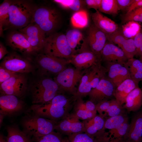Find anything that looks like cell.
I'll use <instances>...</instances> for the list:
<instances>
[{
    "label": "cell",
    "mask_w": 142,
    "mask_h": 142,
    "mask_svg": "<svg viewBox=\"0 0 142 142\" xmlns=\"http://www.w3.org/2000/svg\"><path fill=\"white\" fill-rule=\"evenodd\" d=\"M7 131V142H32L28 136L16 128L8 127Z\"/></svg>",
    "instance_id": "29"
},
{
    "label": "cell",
    "mask_w": 142,
    "mask_h": 142,
    "mask_svg": "<svg viewBox=\"0 0 142 142\" xmlns=\"http://www.w3.org/2000/svg\"><path fill=\"white\" fill-rule=\"evenodd\" d=\"M62 142H69L68 137L63 138Z\"/></svg>",
    "instance_id": "54"
},
{
    "label": "cell",
    "mask_w": 142,
    "mask_h": 142,
    "mask_svg": "<svg viewBox=\"0 0 142 142\" xmlns=\"http://www.w3.org/2000/svg\"><path fill=\"white\" fill-rule=\"evenodd\" d=\"M7 44L13 50L26 57L30 56L36 53L24 36L17 30H12L6 39Z\"/></svg>",
    "instance_id": "15"
},
{
    "label": "cell",
    "mask_w": 142,
    "mask_h": 142,
    "mask_svg": "<svg viewBox=\"0 0 142 142\" xmlns=\"http://www.w3.org/2000/svg\"><path fill=\"white\" fill-rule=\"evenodd\" d=\"M54 130L61 134L69 136L72 134L84 132V124L73 112L57 122Z\"/></svg>",
    "instance_id": "14"
},
{
    "label": "cell",
    "mask_w": 142,
    "mask_h": 142,
    "mask_svg": "<svg viewBox=\"0 0 142 142\" xmlns=\"http://www.w3.org/2000/svg\"><path fill=\"white\" fill-rule=\"evenodd\" d=\"M17 73L10 71L0 66V84Z\"/></svg>",
    "instance_id": "43"
},
{
    "label": "cell",
    "mask_w": 142,
    "mask_h": 142,
    "mask_svg": "<svg viewBox=\"0 0 142 142\" xmlns=\"http://www.w3.org/2000/svg\"><path fill=\"white\" fill-rule=\"evenodd\" d=\"M73 105L65 95L59 93L48 103L33 104L31 109L36 114L57 122L70 113Z\"/></svg>",
    "instance_id": "1"
},
{
    "label": "cell",
    "mask_w": 142,
    "mask_h": 142,
    "mask_svg": "<svg viewBox=\"0 0 142 142\" xmlns=\"http://www.w3.org/2000/svg\"><path fill=\"white\" fill-rule=\"evenodd\" d=\"M12 0H4L0 5V35H3L4 29L9 20V9Z\"/></svg>",
    "instance_id": "32"
},
{
    "label": "cell",
    "mask_w": 142,
    "mask_h": 142,
    "mask_svg": "<svg viewBox=\"0 0 142 142\" xmlns=\"http://www.w3.org/2000/svg\"><path fill=\"white\" fill-rule=\"evenodd\" d=\"M68 138L69 142H98L85 132L73 134Z\"/></svg>",
    "instance_id": "40"
},
{
    "label": "cell",
    "mask_w": 142,
    "mask_h": 142,
    "mask_svg": "<svg viewBox=\"0 0 142 142\" xmlns=\"http://www.w3.org/2000/svg\"><path fill=\"white\" fill-rule=\"evenodd\" d=\"M128 59L133 58L136 54V48L133 38L127 39L120 48Z\"/></svg>",
    "instance_id": "38"
},
{
    "label": "cell",
    "mask_w": 142,
    "mask_h": 142,
    "mask_svg": "<svg viewBox=\"0 0 142 142\" xmlns=\"http://www.w3.org/2000/svg\"><path fill=\"white\" fill-rule=\"evenodd\" d=\"M8 53V52L6 48L2 43H0V59L3 58Z\"/></svg>",
    "instance_id": "49"
},
{
    "label": "cell",
    "mask_w": 142,
    "mask_h": 142,
    "mask_svg": "<svg viewBox=\"0 0 142 142\" xmlns=\"http://www.w3.org/2000/svg\"><path fill=\"white\" fill-rule=\"evenodd\" d=\"M102 0H86L84 1V4L88 8H93L95 10L99 8Z\"/></svg>",
    "instance_id": "44"
},
{
    "label": "cell",
    "mask_w": 142,
    "mask_h": 142,
    "mask_svg": "<svg viewBox=\"0 0 142 142\" xmlns=\"http://www.w3.org/2000/svg\"><path fill=\"white\" fill-rule=\"evenodd\" d=\"M86 109L89 111L97 115V110L96 105L90 100L85 102Z\"/></svg>",
    "instance_id": "48"
},
{
    "label": "cell",
    "mask_w": 142,
    "mask_h": 142,
    "mask_svg": "<svg viewBox=\"0 0 142 142\" xmlns=\"http://www.w3.org/2000/svg\"><path fill=\"white\" fill-rule=\"evenodd\" d=\"M105 120L97 115L91 119L84 120V132L98 142H109L110 140L109 133L104 128Z\"/></svg>",
    "instance_id": "11"
},
{
    "label": "cell",
    "mask_w": 142,
    "mask_h": 142,
    "mask_svg": "<svg viewBox=\"0 0 142 142\" xmlns=\"http://www.w3.org/2000/svg\"><path fill=\"white\" fill-rule=\"evenodd\" d=\"M60 18V14L56 9L44 6H36L31 23L36 24L48 36L54 33Z\"/></svg>",
    "instance_id": "4"
},
{
    "label": "cell",
    "mask_w": 142,
    "mask_h": 142,
    "mask_svg": "<svg viewBox=\"0 0 142 142\" xmlns=\"http://www.w3.org/2000/svg\"><path fill=\"white\" fill-rule=\"evenodd\" d=\"M122 22L125 23L130 21L142 22V13L139 14L131 16H128L124 14L122 16Z\"/></svg>",
    "instance_id": "45"
},
{
    "label": "cell",
    "mask_w": 142,
    "mask_h": 142,
    "mask_svg": "<svg viewBox=\"0 0 142 142\" xmlns=\"http://www.w3.org/2000/svg\"><path fill=\"white\" fill-rule=\"evenodd\" d=\"M142 13V6L137 8L128 14H124L128 16H131L139 14Z\"/></svg>",
    "instance_id": "50"
},
{
    "label": "cell",
    "mask_w": 142,
    "mask_h": 142,
    "mask_svg": "<svg viewBox=\"0 0 142 142\" xmlns=\"http://www.w3.org/2000/svg\"><path fill=\"white\" fill-rule=\"evenodd\" d=\"M115 142H118L117 141V139H115Z\"/></svg>",
    "instance_id": "57"
},
{
    "label": "cell",
    "mask_w": 142,
    "mask_h": 142,
    "mask_svg": "<svg viewBox=\"0 0 142 142\" xmlns=\"http://www.w3.org/2000/svg\"><path fill=\"white\" fill-rule=\"evenodd\" d=\"M0 142H7L6 138H5L2 135H1L0 136Z\"/></svg>",
    "instance_id": "52"
},
{
    "label": "cell",
    "mask_w": 142,
    "mask_h": 142,
    "mask_svg": "<svg viewBox=\"0 0 142 142\" xmlns=\"http://www.w3.org/2000/svg\"><path fill=\"white\" fill-rule=\"evenodd\" d=\"M63 139L62 134L53 131L42 136L36 141L37 142H62Z\"/></svg>",
    "instance_id": "41"
},
{
    "label": "cell",
    "mask_w": 142,
    "mask_h": 142,
    "mask_svg": "<svg viewBox=\"0 0 142 142\" xmlns=\"http://www.w3.org/2000/svg\"><path fill=\"white\" fill-rule=\"evenodd\" d=\"M34 62L42 75L47 74L56 75L66 68L67 65L70 63L69 60L43 53L37 54Z\"/></svg>",
    "instance_id": "7"
},
{
    "label": "cell",
    "mask_w": 142,
    "mask_h": 142,
    "mask_svg": "<svg viewBox=\"0 0 142 142\" xmlns=\"http://www.w3.org/2000/svg\"><path fill=\"white\" fill-rule=\"evenodd\" d=\"M57 122L36 114L26 119L23 126L26 134L36 141L54 130Z\"/></svg>",
    "instance_id": "6"
},
{
    "label": "cell",
    "mask_w": 142,
    "mask_h": 142,
    "mask_svg": "<svg viewBox=\"0 0 142 142\" xmlns=\"http://www.w3.org/2000/svg\"><path fill=\"white\" fill-rule=\"evenodd\" d=\"M36 6L31 1L12 0L9 9V20L4 30H18L31 23Z\"/></svg>",
    "instance_id": "2"
},
{
    "label": "cell",
    "mask_w": 142,
    "mask_h": 142,
    "mask_svg": "<svg viewBox=\"0 0 142 142\" xmlns=\"http://www.w3.org/2000/svg\"><path fill=\"white\" fill-rule=\"evenodd\" d=\"M142 55V44L136 51V56L140 57Z\"/></svg>",
    "instance_id": "51"
},
{
    "label": "cell",
    "mask_w": 142,
    "mask_h": 142,
    "mask_svg": "<svg viewBox=\"0 0 142 142\" xmlns=\"http://www.w3.org/2000/svg\"><path fill=\"white\" fill-rule=\"evenodd\" d=\"M86 39L88 49L101 59V53L106 43V34L93 25L89 29Z\"/></svg>",
    "instance_id": "17"
},
{
    "label": "cell",
    "mask_w": 142,
    "mask_h": 142,
    "mask_svg": "<svg viewBox=\"0 0 142 142\" xmlns=\"http://www.w3.org/2000/svg\"><path fill=\"white\" fill-rule=\"evenodd\" d=\"M115 88L112 82L106 75L92 89L88 95L89 100L96 104L103 101L113 99Z\"/></svg>",
    "instance_id": "13"
},
{
    "label": "cell",
    "mask_w": 142,
    "mask_h": 142,
    "mask_svg": "<svg viewBox=\"0 0 142 142\" xmlns=\"http://www.w3.org/2000/svg\"><path fill=\"white\" fill-rule=\"evenodd\" d=\"M98 10L106 14L112 15L117 14L119 10L116 0H102Z\"/></svg>",
    "instance_id": "34"
},
{
    "label": "cell",
    "mask_w": 142,
    "mask_h": 142,
    "mask_svg": "<svg viewBox=\"0 0 142 142\" xmlns=\"http://www.w3.org/2000/svg\"><path fill=\"white\" fill-rule=\"evenodd\" d=\"M18 30L24 36L36 53L42 52L47 36L38 25L31 23Z\"/></svg>",
    "instance_id": "12"
},
{
    "label": "cell",
    "mask_w": 142,
    "mask_h": 142,
    "mask_svg": "<svg viewBox=\"0 0 142 142\" xmlns=\"http://www.w3.org/2000/svg\"><path fill=\"white\" fill-rule=\"evenodd\" d=\"M101 56V60L105 63L116 62L125 64L128 59L121 48L110 42L105 43Z\"/></svg>",
    "instance_id": "20"
},
{
    "label": "cell",
    "mask_w": 142,
    "mask_h": 142,
    "mask_svg": "<svg viewBox=\"0 0 142 142\" xmlns=\"http://www.w3.org/2000/svg\"><path fill=\"white\" fill-rule=\"evenodd\" d=\"M142 6V0H134L131 5L127 9L126 14H128L135 9Z\"/></svg>",
    "instance_id": "47"
},
{
    "label": "cell",
    "mask_w": 142,
    "mask_h": 142,
    "mask_svg": "<svg viewBox=\"0 0 142 142\" xmlns=\"http://www.w3.org/2000/svg\"><path fill=\"white\" fill-rule=\"evenodd\" d=\"M65 36L73 55L88 49L86 38H85L82 33L78 29L69 30L67 32Z\"/></svg>",
    "instance_id": "21"
},
{
    "label": "cell",
    "mask_w": 142,
    "mask_h": 142,
    "mask_svg": "<svg viewBox=\"0 0 142 142\" xmlns=\"http://www.w3.org/2000/svg\"><path fill=\"white\" fill-rule=\"evenodd\" d=\"M141 27L138 22L130 21L123 25L121 29L126 38H134L139 32Z\"/></svg>",
    "instance_id": "30"
},
{
    "label": "cell",
    "mask_w": 142,
    "mask_h": 142,
    "mask_svg": "<svg viewBox=\"0 0 142 142\" xmlns=\"http://www.w3.org/2000/svg\"><path fill=\"white\" fill-rule=\"evenodd\" d=\"M111 100V99L103 101L95 104L99 115L105 119L106 113L109 106Z\"/></svg>",
    "instance_id": "42"
},
{
    "label": "cell",
    "mask_w": 142,
    "mask_h": 142,
    "mask_svg": "<svg viewBox=\"0 0 142 142\" xmlns=\"http://www.w3.org/2000/svg\"><path fill=\"white\" fill-rule=\"evenodd\" d=\"M139 83L131 78L127 79L116 87L115 89L114 97L123 105L125 103L126 98L133 90L139 87Z\"/></svg>",
    "instance_id": "25"
},
{
    "label": "cell",
    "mask_w": 142,
    "mask_h": 142,
    "mask_svg": "<svg viewBox=\"0 0 142 142\" xmlns=\"http://www.w3.org/2000/svg\"><path fill=\"white\" fill-rule=\"evenodd\" d=\"M81 71L75 68L67 67L57 75L54 80L59 86V92L74 96L77 91L75 86L85 72Z\"/></svg>",
    "instance_id": "8"
},
{
    "label": "cell",
    "mask_w": 142,
    "mask_h": 142,
    "mask_svg": "<svg viewBox=\"0 0 142 142\" xmlns=\"http://www.w3.org/2000/svg\"><path fill=\"white\" fill-rule=\"evenodd\" d=\"M42 53L70 60L73 55L65 35L54 33L47 36Z\"/></svg>",
    "instance_id": "5"
},
{
    "label": "cell",
    "mask_w": 142,
    "mask_h": 142,
    "mask_svg": "<svg viewBox=\"0 0 142 142\" xmlns=\"http://www.w3.org/2000/svg\"><path fill=\"white\" fill-rule=\"evenodd\" d=\"M69 60L75 68L80 70L89 69L102 61L100 58L88 49L73 55Z\"/></svg>",
    "instance_id": "18"
},
{
    "label": "cell",
    "mask_w": 142,
    "mask_h": 142,
    "mask_svg": "<svg viewBox=\"0 0 142 142\" xmlns=\"http://www.w3.org/2000/svg\"><path fill=\"white\" fill-rule=\"evenodd\" d=\"M124 109L123 105L116 99H111L109 106L106 113L105 119L107 116L108 118L124 113Z\"/></svg>",
    "instance_id": "37"
},
{
    "label": "cell",
    "mask_w": 142,
    "mask_h": 142,
    "mask_svg": "<svg viewBox=\"0 0 142 142\" xmlns=\"http://www.w3.org/2000/svg\"><path fill=\"white\" fill-rule=\"evenodd\" d=\"M88 21L87 13L83 9L76 12L71 18L72 25L77 28H82L86 27L88 25Z\"/></svg>",
    "instance_id": "31"
},
{
    "label": "cell",
    "mask_w": 142,
    "mask_h": 142,
    "mask_svg": "<svg viewBox=\"0 0 142 142\" xmlns=\"http://www.w3.org/2000/svg\"><path fill=\"white\" fill-rule=\"evenodd\" d=\"M30 89L34 105L45 104L59 92V86L54 79L43 75L34 80Z\"/></svg>",
    "instance_id": "3"
},
{
    "label": "cell",
    "mask_w": 142,
    "mask_h": 142,
    "mask_svg": "<svg viewBox=\"0 0 142 142\" xmlns=\"http://www.w3.org/2000/svg\"><path fill=\"white\" fill-rule=\"evenodd\" d=\"M128 120L116 128L108 132L110 140L123 138L126 135L129 125Z\"/></svg>",
    "instance_id": "35"
},
{
    "label": "cell",
    "mask_w": 142,
    "mask_h": 142,
    "mask_svg": "<svg viewBox=\"0 0 142 142\" xmlns=\"http://www.w3.org/2000/svg\"><path fill=\"white\" fill-rule=\"evenodd\" d=\"M107 40L109 42L114 43L120 48L125 40L128 39L123 35L121 29H118L113 33L106 34Z\"/></svg>",
    "instance_id": "39"
},
{
    "label": "cell",
    "mask_w": 142,
    "mask_h": 142,
    "mask_svg": "<svg viewBox=\"0 0 142 142\" xmlns=\"http://www.w3.org/2000/svg\"><path fill=\"white\" fill-rule=\"evenodd\" d=\"M2 66L12 72L18 73L33 72L34 67L29 58L23 57L16 53L5 56L0 64Z\"/></svg>",
    "instance_id": "10"
},
{
    "label": "cell",
    "mask_w": 142,
    "mask_h": 142,
    "mask_svg": "<svg viewBox=\"0 0 142 142\" xmlns=\"http://www.w3.org/2000/svg\"><path fill=\"white\" fill-rule=\"evenodd\" d=\"M125 64L128 69L131 78L139 83L142 81V62L133 58L128 59Z\"/></svg>",
    "instance_id": "27"
},
{
    "label": "cell",
    "mask_w": 142,
    "mask_h": 142,
    "mask_svg": "<svg viewBox=\"0 0 142 142\" xmlns=\"http://www.w3.org/2000/svg\"><path fill=\"white\" fill-rule=\"evenodd\" d=\"M115 139H112L110 140L109 142H115Z\"/></svg>",
    "instance_id": "55"
},
{
    "label": "cell",
    "mask_w": 142,
    "mask_h": 142,
    "mask_svg": "<svg viewBox=\"0 0 142 142\" xmlns=\"http://www.w3.org/2000/svg\"><path fill=\"white\" fill-rule=\"evenodd\" d=\"M94 25L106 34L114 32L118 28V25L114 21L103 15L98 10L91 14Z\"/></svg>",
    "instance_id": "24"
},
{
    "label": "cell",
    "mask_w": 142,
    "mask_h": 142,
    "mask_svg": "<svg viewBox=\"0 0 142 142\" xmlns=\"http://www.w3.org/2000/svg\"><path fill=\"white\" fill-rule=\"evenodd\" d=\"M117 141L118 142H129L124 140L123 138L121 139H117Z\"/></svg>",
    "instance_id": "53"
},
{
    "label": "cell",
    "mask_w": 142,
    "mask_h": 142,
    "mask_svg": "<svg viewBox=\"0 0 142 142\" xmlns=\"http://www.w3.org/2000/svg\"><path fill=\"white\" fill-rule=\"evenodd\" d=\"M142 105V91L139 87L133 90L128 94L123 105L128 112L138 110Z\"/></svg>",
    "instance_id": "26"
},
{
    "label": "cell",
    "mask_w": 142,
    "mask_h": 142,
    "mask_svg": "<svg viewBox=\"0 0 142 142\" xmlns=\"http://www.w3.org/2000/svg\"><path fill=\"white\" fill-rule=\"evenodd\" d=\"M108 77L115 88L125 80L131 78L128 69L126 64L116 62L105 63Z\"/></svg>",
    "instance_id": "19"
},
{
    "label": "cell",
    "mask_w": 142,
    "mask_h": 142,
    "mask_svg": "<svg viewBox=\"0 0 142 142\" xmlns=\"http://www.w3.org/2000/svg\"><path fill=\"white\" fill-rule=\"evenodd\" d=\"M142 114V112H141Z\"/></svg>",
    "instance_id": "59"
},
{
    "label": "cell",
    "mask_w": 142,
    "mask_h": 142,
    "mask_svg": "<svg viewBox=\"0 0 142 142\" xmlns=\"http://www.w3.org/2000/svg\"><path fill=\"white\" fill-rule=\"evenodd\" d=\"M141 90L142 91V86L141 88Z\"/></svg>",
    "instance_id": "58"
},
{
    "label": "cell",
    "mask_w": 142,
    "mask_h": 142,
    "mask_svg": "<svg viewBox=\"0 0 142 142\" xmlns=\"http://www.w3.org/2000/svg\"><path fill=\"white\" fill-rule=\"evenodd\" d=\"M27 79L24 73H17L0 84L1 95H12L19 98L26 93Z\"/></svg>",
    "instance_id": "9"
},
{
    "label": "cell",
    "mask_w": 142,
    "mask_h": 142,
    "mask_svg": "<svg viewBox=\"0 0 142 142\" xmlns=\"http://www.w3.org/2000/svg\"><path fill=\"white\" fill-rule=\"evenodd\" d=\"M128 120V118L124 113L108 118L105 121L104 129L109 130L114 129Z\"/></svg>",
    "instance_id": "33"
},
{
    "label": "cell",
    "mask_w": 142,
    "mask_h": 142,
    "mask_svg": "<svg viewBox=\"0 0 142 142\" xmlns=\"http://www.w3.org/2000/svg\"><path fill=\"white\" fill-rule=\"evenodd\" d=\"M103 67L100 63L92 66L85 72L80 80L76 94L72 97L73 101L88 95L92 89L91 82Z\"/></svg>",
    "instance_id": "16"
},
{
    "label": "cell",
    "mask_w": 142,
    "mask_h": 142,
    "mask_svg": "<svg viewBox=\"0 0 142 142\" xmlns=\"http://www.w3.org/2000/svg\"><path fill=\"white\" fill-rule=\"evenodd\" d=\"M139 60L142 62V55L140 57Z\"/></svg>",
    "instance_id": "56"
},
{
    "label": "cell",
    "mask_w": 142,
    "mask_h": 142,
    "mask_svg": "<svg viewBox=\"0 0 142 142\" xmlns=\"http://www.w3.org/2000/svg\"><path fill=\"white\" fill-rule=\"evenodd\" d=\"M73 112L79 119L84 120L91 119L97 115L88 111L86 108L85 102L82 98H79L74 102Z\"/></svg>",
    "instance_id": "28"
},
{
    "label": "cell",
    "mask_w": 142,
    "mask_h": 142,
    "mask_svg": "<svg viewBox=\"0 0 142 142\" xmlns=\"http://www.w3.org/2000/svg\"><path fill=\"white\" fill-rule=\"evenodd\" d=\"M123 139L129 142H142L141 112L132 118L127 131Z\"/></svg>",
    "instance_id": "23"
},
{
    "label": "cell",
    "mask_w": 142,
    "mask_h": 142,
    "mask_svg": "<svg viewBox=\"0 0 142 142\" xmlns=\"http://www.w3.org/2000/svg\"><path fill=\"white\" fill-rule=\"evenodd\" d=\"M19 98L12 95H1L0 97V112L1 115H6L22 109L23 103Z\"/></svg>",
    "instance_id": "22"
},
{
    "label": "cell",
    "mask_w": 142,
    "mask_h": 142,
    "mask_svg": "<svg viewBox=\"0 0 142 142\" xmlns=\"http://www.w3.org/2000/svg\"><path fill=\"white\" fill-rule=\"evenodd\" d=\"M119 10H124L131 5L134 0H116Z\"/></svg>",
    "instance_id": "46"
},
{
    "label": "cell",
    "mask_w": 142,
    "mask_h": 142,
    "mask_svg": "<svg viewBox=\"0 0 142 142\" xmlns=\"http://www.w3.org/2000/svg\"><path fill=\"white\" fill-rule=\"evenodd\" d=\"M53 1L62 7L75 12L82 9L83 5L85 4L84 1L79 0H55Z\"/></svg>",
    "instance_id": "36"
}]
</instances>
